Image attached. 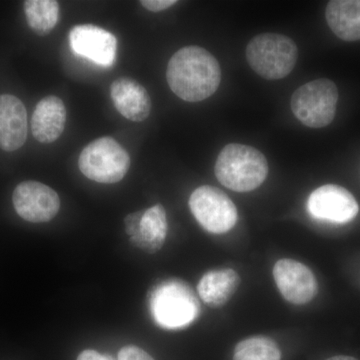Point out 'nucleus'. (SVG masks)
Here are the masks:
<instances>
[{
	"mask_svg": "<svg viewBox=\"0 0 360 360\" xmlns=\"http://www.w3.org/2000/svg\"><path fill=\"white\" fill-rule=\"evenodd\" d=\"M167 79L170 89L182 101L198 103L219 89L221 68L210 51L189 45L175 52L170 58Z\"/></svg>",
	"mask_w": 360,
	"mask_h": 360,
	"instance_id": "nucleus-1",
	"label": "nucleus"
},
{
	"mask_svg": "<svg viewBox=\"0 0 360 360\" xmlns=\"http://www.w3.org/2000/svg\"><path fill=\"white\" fill-rule=\"evenodd\" d=\"M269 162L258 149L245 144H227L215 162V176L222 186L248 193L258 188L269 174Z\"/></svg>",
	"mask_w": 360,
	"mask_h": 360,
	"instance_id": "nucleus-2",
	"label": "nucleus"
},
{
	"mask_svg": "<svg viewBox=\"0 0 360 360\" xmlns=\"http://www.w3.org/2000/svg\"><path fill=\"white\" fill-rule=\"evenodd\" d=\"M153 319L161 328H186L200 314V305L191 286L179 279H168L153 290L149 300Z\"/></svg>",
	"mask_w": 360,
	"mask_h": 360,
	"instance_id": "nucleus-3",
	"label": "nucleus"
},
{
	"mask_svg": "<svg viewBox=\"0 0 360 360\" xmlns=\"http://www.w3.org/2000/svg\"><path fill=\"white\" fill-rule=\"evenodd\" d=\"M245 53L253 71L269 80L288 77L298 58L295 42L276 33H264L253 37L246 46Z\"/></svg>",
	"mask_w": 360,
	"mask_h": 360,
	"instance_id": "nucleus-4",
	"label": "nucleus"
},
{
	"mask_svg": "<svg viewBox=\"0 0 360 360\" xmlns=\"http://www.w3.org/2000/svg\"><path fill=\"white\" fill-rule=\"evenodd\" d=\"M338 103V89L328 78L307 82L291 96L293 115L305 127L321 129L335 120Z\"/></svg>",
	"mask_w": 360,
	"mask_h": 360,
	"instance_id": "nucleus-5",
	"label": "nucleus"
},
{
	"mask_svg": "<svg viewBox=\"0 0 360 360\" xmlns=\"http://www.w3.org/2000/svg\"><path fill=\"white\" fill-rule=\"evenodd\" d=\"M84 176L99 184H116L130 167L129 153L111 137H101L85 146L78 158Z\"/></svg>",
	"mask_w": 360,
	"mask_h": 360,
	"instance_id": "nucleus-6",
	"label": "nucleus"
},
{
	"mask_svg": "<svg viewBox=\"0 0 360 360\" xmlns=\"http://www.w3.org/2000/svg\"><path fill=\"white\" fill-rule=\"evenodd\" d=\"M189 207L198 224L210 233L231 231L238 221L233 201L221 189L210 186L198 187L189 198Z\"/></svg>",
	"mask_w": 360,
	"mask_h": 360,
	"instance_id": "nucleus-7",
	"label": "nucleus"
},
{
	"mask_svg": "<svg viewBox=\"0 0 360 360\" xmlns=\"http://www.w3.org/2000/svg\"><path fill=\"white\" fill-rule=\"evenodd\" d=\"M13 206L21 219L33 224L51 221L60 208V198L51 187L39 181H23L14 189Z\"/></svg>",
	"mask_w": 360,
	"mask_h": 360,
	"instance_id": "nucleus-8",
	"label": "nucleus"
},
{
	"mask_svg": "<svg viewBox=\"0 0 360 360\" xmlns=\"http://www.w3.org/2000/svg\"><path fill=\"white\" fill-rule=\"evenodd\" d=\"M307 210L314 219L347 224L356 217L359 206L347 189L335 184H326L310 194Z\"/></svg>",
	"mask_w": 360,
	"mask_h": 360,
	"instance_id": "nucleus-9",
	"label": "nucleus"
},
{
	"mask_svg": "<svg viewBox=\"0 0 360 360\" xmlns=\"http://www.w3.org/2000/svg\"><path fill=\"white\" fill-rule=\"evenodd\" d=\"M274 278L284 300L292 304H307L316 295L314 272L297 260H278L274 267Z\"/></svg>",
	"mask_w": 360,
	"mask_h": 360,
	"instance_id": "nucleus-10",
	"label": "nucleus"
},
{
	"mask_svg": "<svg viewBox=\"0 0 360 360\" xmlns=\"http://www.w3.org/2000/svg\"><path fill=\"white\" fill-rule=\"evenodd\" d=\"M70 47L78 56L101 66L115 63L117 40L103 28L91 25H77L70 33Z\"/></svg>",
	"mask_w": 360,
	"mask_h": 360,
	"instance_id": "nucleus-11",
	"label": "nucleus"
},
{
	"mask_svg": "<svg viewBox=\"0 0 360 360\" xmlns=\"http://www.w3.org/2000/svg\"><path fill=\"white\" fill-rule=\"evenodd\" d=\"M27 112L25 104L11 94L0 96V148L18 150L27 139Z\"/></svg>",
	"mask_w": 360,
	"mask_h": 360,
	"instance_id": "nucleus-12",
	"label": "nucleus"
},
{
	"mask_svg": "<svg viewBox=\"0 0 360 360\" xmlns=\"http://www.w3.org/2000/svg\"><path fill=\"white\" fill-rule=\"evenodd\" d=\"M110 96L118 112L131 122H144L150 115L151 99L148 90L132 78L115 80L110 86Z\"/></svg>",
	"mask_w": 360,
	"mask_h": 360,
	"instance_id": "nucleus-13",
	"label": "nucleus"
},
{
	"mask_svg": "<svg viewBox=\"0 0 360 360\" xmlns=\"http://www.w3.org/2000/svg\"><path fill=\"white\" fill-rule=\"evenodd\" d=\"M66 108L58 96L44 97L37 103L32 118V132L41 143L58 141L65 130Z\"/></svg>",
	"mask_w": 360,
	"mask_h": 360,
	"instance_id": "nucleus-14",
	"label": "nucleus"
},
{
	"mask_svg": "<svg viewBox=\"0 0 360 360\" xmlns=\"http://www.w3.org/2000/svg\"><path fill=\"white\" fill-rule=\"evenodd\" d=\"M240 285V277L231 269L210 270L201 277L198 295L213 309L224 307Z\"/></svg>",
	"mask_w": 360,
	"mask_h": 360,
	"instance_id": "nucleus-15",
	"label": "nucleus"
},
{
	"mask_svg": "<svg viewBox=\"0 0 360 360\" xmlns=\"http://www.w3.org/2000/svg\"><path fill=\"white\" fill-rule=\"evenodd\" d=\"M329 28L345 41L360 40V0H333L326 11Z\"/></svg>",
	"mask_w": 360,
	"mask_h": 360,
	"instance_id": "nucleus-16",
	"label": "nucleus"
},
{
	"mask_svg": "<svg viewBox=\"0 0 360 360\" xmlns=\"http://www.w3.org/2000/svg\"><path fill=\"white\" fill-rule=\"evenodd\" d=\"M167 229V212L162 205H156L143 212L139 229L130 240L137 248L155 253L165 245Z\"/></svg>",
	"mask_w": 360,
	"mask_h": 360,
	"instance_id": "nucleus-17",
	"label": "nucleus"
},
{
	"mask_svg": "<svg viewBox=\"0 0 360 360\" xmlns=\"http://www.w3.org/2000/svg\"><path fill=\"white\" fill-rule=\"evenodd\" d=\"M25 13L28 25L39 35H46L56 27L59 4L54 0H26Z\"/></svg>",
	"mask_w": 360,
	"mask_h": 360,
	"instance_id": "nucleus-18",
	"label": "nucleus"
},
{
	"mask_svg": "<svg viewBox=\"0 0 360 360\" xmlns=\"http://www.w3.org/2000/svg\"><path fill=\"white\" fill-rule=\"evenodd\" d=\"M281 352L276 340L255 335L241 340L234 348L232 360H281Z\"/></svg>",
	"mask_w": 360,
	"mask_h": 360,
	"instance_id": "nucleus-19",
	"label": "nucleus"
},
{
	"mask_svg": "<svg viewBox=\"0 0 360 360\" xmlns=\"http://www.w3.org/2000/svg\"><path fill=\"white\" fill-rule=\"evenodd\" d=\"M118 360H155L144 352L143 349L135 345H127L122 347L118 352Z\"/></svg>",
	"mask_w": 360,
	"mask_h": 360,
	"instance_id": "nucleus-20",
	"label": "nucleus"
},
{
	"mask_svg": "<svg viewBox=\"0 0 360 360\" xmlns=\"http://www.w3.org/2000/svg\"><path fill=\"white\" fill-rule=\"evenodd\" d=\"M141 6L153 13H160L177 4L176 0H142Z\"/></svg>",
	"mask_w": 360,
	"mask_h": 360,
	"instance_id": "nucleus-21",
	"label": "nucleus"
},
{
	"mask_svg": "<svg viewBox=\"0 0 360 360\" xmlns=\"http://www.w3.org/2000/svg\"><path fill=\"white\" fill-rule=\"evenodd\" d=\"M77 360H112V359H110L106 355L101 354L96 350L86 349L78 355Z\"/></svg>",
	"mask_w": 360,
	"mask_h": 360,
	"instance_id": "nucleus-22",
	"label": "nucleus"
},
{
	"mask_svg": "<svg viewBox=\"0 0 360 360\" xmlns=\"http://www.w3.org/2000/svg\"><path fill=\"white\" fill-rule=\"evenodd\" d=\"M326 360H359L354 359L352 356H347V355H338V356L330 357V359H328Z\"/></svg>",
	"mask_w": 360,
	"mask_h": 360,
	"instance_id": "nucleus-23",
	"label": "nucleus"
}]
</instances>
